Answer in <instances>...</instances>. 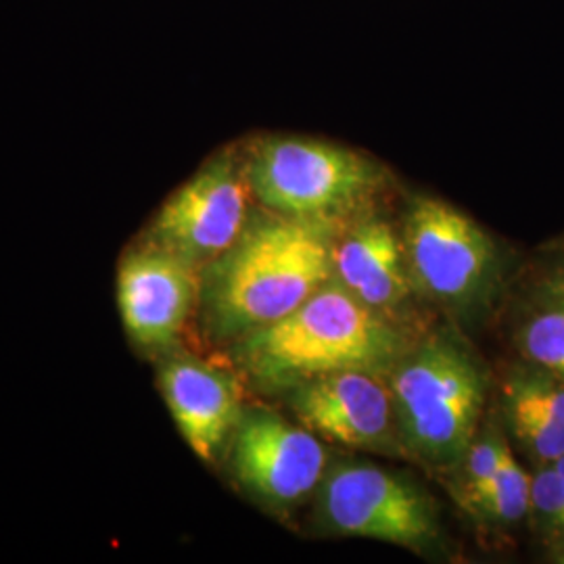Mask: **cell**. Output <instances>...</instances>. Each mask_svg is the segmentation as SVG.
Returning <instances> with one entry per match:
<instances>
[{
	"label": "cell",
	"mask_w": 564,
	"mask_h": 564,
	"mask_svg": "<svg viewBox=\"0 0 564 564\" xmlns=\"http://www.w3.org/2000/svg\"><path fill=\"white\" fill-rule=\"evenodd\" d=\"M524 354L542 370L564 381V312L554 307L538 314L524 326Z\"/></svg>",
	"instance_id": "9a60e30c"
},
{
	"label": "cell",
	"mask_w": 564,
	"mask_h": 564,
	"mask_svg": "<svg viewBox=\"0 0 564 564\" xmlns=\"http://www.w3.org/2000/svg\"><path fill=\"white\" fill-rule=\"evenodd\" d=\"M335 223L268 214L207 263L203 303L214 330L242 337L276 323L333 279Z\"/></svg>",
	"instance_id": "6da1fadb"
},
{
	"label": "cell",
	"mask_w": 564,
	"mask_h": 564,
	"mask_svg": "<svg viewBox=\"0 0 564 564\" xmlns=\"http://www.w3.org/2000/svg\"><path fill=\"white\" fill-rule=\"evenodd\" d=\"M323 521L333 531L405 547L435 538V512L419 487L372 464H341L321 487Z\"/></svg>",
	"instance_id": "52a82bcc"
},
{
	"label": "cell",
	"mask_w": 564,
	"mask_h": 564,
	"mask_svg": "<svg viewBox=\"0 0 564 564\" xmlns=\"http://www.w3.org/2000/svg\"><path fill=\"white\" fill-rule=\"evenodd\" d=\"M550 464H552V466H554V468H556V470H558V473L564 477V456H561L558 460H554V463Z\"/></svg>",
	"instance_id": "44dd1931"
},
{
	"label": "cell",
	"mask_w": 564,
	"mask_h": 564,
	"mask_svg": "<svg viewBox=\"0 0 564 564\" xmlns=\"http://www.w3.org/2000/svg\"><path fill=\"white\" fill-rule=\"evenodd\" d=\"M291 389V403L310 431L360 449H389L395 444L391 389L379 372H333Z\"/></svg>",
	"instance_id": "9c48e42d"
},
{
	"label": "cell",
	"mask_w": 564,
	"mask_h": 564,
	"mask_svg": "<svg viewBox=\"0 0 564 564\" xmlns=\"http://www.w3.org/2000/svg\"><path fill=\"white\" fill-rule=\"evenodd\" d=\"M333 276L356 300L389 314L402 307L410 293L403 247L393 226L381 218H364L333 251Z\"/></svg>",
	"instance_id": "7c38bea8"
},
{
	"label": "cell",
	"mask_w": 564,
	"mask_h": 564,
	"mask_svg": "<svg viewBox=\"0 0 564 564\" xmlns=\"http://www.w3.org/2000/svg\"><path fill=\"white\" fill-rule=\"evenodd\" d=\"M529 489L531 477H527V473L514 460L508 447L496 477L485 489L484 496L468 510L477 512L491 523H519L529 512Z\"/></svg>",
	"instance_id": "4fadbf2b"
},
{
	"label": "cell",
	"mask_w": 564,
	"mask_h": 564,
	"mask_svg": "<svg viewBox=\"0 0 564 564\" xmlns=\"http://www.w3.org/2000/svg\"><path fill=\"white\" fill-rule=\"evenodd\" d=\"M554 558H556V563L564 564V529L563 535H561V542H558V547H556V552H554Z\"/></svg>",
	"instance_id": "ffe728a7"
},
{
	"label": "cell",
	"mask_w": 564,
	"mask_h": 564,
	"mask_svg": "<svg viewBox=\"0 0 564 564\" xmlns=\"http://www.w3.org/2000/svg\"><path fill=\"white\" fill-rule=\"evenodd\" d=\"M508 421L514 435L527 449L545 463H554L564 456V424L527 403L506 400Z\"/></svg>",
	"instance_id": "5bb4252c"
},
{
	"label": "cell",
	"mask_w": 564,
	"mask_h": 564,
	"mask_svg": "<svg viewBox=\"0 0 564 564\" xmlns=\"http://www.w3.org/2000/svg\"><path fill=\"white\" fill-rule=\"evenodd\" d=\"M408 351L402 330L335 276L281 321L242 335L239 360L265 389L345 370L391 372Z\"/></svg>",
	"instance_id": "7a4b0ae2"
},
{
	"label": "cell",
	"mask_w": 564,
	"mask_h": 564,
	"mask_svg": "<svg viewBox=\"0 0 564 564\" xmlns=\"http://www.w3.org/2000/svg\"><path fill=\"white\" fill-rule=\"evenodd\" d=\"M160 383L186 444L203 460H212L241 421L237 383L223 370L188 358L165 364Z\"/></svg>",
	"instance_id": "8fae6325"
},
{
	"label": "cell",
	"mask_w": 564,
	"mask_h": 564,
	"mask_svg": "<svg viewBox=\"0 0 564 564\" xmlns=\"http://www.w3.org/2000/svg\"><path fill=\"white\" fill-rule=\"evenodd\" d=\"M547 293H550V297L554 302V307H558V310L564 312V268L558 270L547 282Z\"/></svg>",
	"instance_id": "d6986e66"
},
{
	"label": "cell",
	"mask_w": 564,
	"mask_h": 564,
	"mask_svg": "<svg viewBox=\"0 0 564 564\" xmlns=\"http://www.w3.org/2000/svg\"><path fill=\"white\" fill-rule=\"evenodd\" d=\"M506 400L527 403L564 424V381L550 372H519L506 384Z\"/></svg>",
	"instance_id": "e0dca14e"
},
{
	"label": "cell",
	"mask_w": 564,
	"mask_h": 564,
	"mask_svg": "<svg viewBox=\"0 0 564 564\" xmlns=\"http://www.w3.org/2000/svg\"><path fill=\"white\" fill-rule=\"evenodd\" d=\"M195 265L149 241L121 260L118 303L121 321L147 349L176 341L195 300Z\"/></svg>",
	"instance_id": "30bf717a"
},
{
	"label": "cell",
	"mask_w": 564,
	"mask_h": 564,
	"mask_svg": "<svg viewBox=\"0 0 564 564\" xmlns=\"http://www.w3.org/2000/svg\"><path fill=\"white\" fill-rule=\"evenodd\" d=\"M251 195L272 214L339 223L389 188V170L356 149L307 137L268 134L242 142Z\"/></svg>",
	"instance_id": "277c9868"
},
{
	"label": "cell",
	"mask_w": 564,
	"mask_h": 564,
	"mask_svg": "<svg viewBox=\"0 0 564 564\" xmlns=\"http://www.w3.org/2000/svg\"><path fill=\"white\" fill-rule=\"evenodd\" d=\"M506 449L508 444L496 433H487L479 442L470 444L460 464L464 473L463 502L466 508H470L484 496L502 464Z\"/></svg>",
	"instance_id": "2e32d148"
},
{
	"label": "cell",
	"mask_w": 564,
	"mask_h": 564,
	"mask_svg": "<svg viewBox=\"0 0 564 564\" xmlns=\"http://www.w3.org/2000/svg\"><path fill=\"white\" fill-rule=\"evenodd\" d=\"M249 197L241 144L226 147L163 203L151 242L191 265L214 262L249 224Z\"/></svg>",
	"instance_id": "8992f818"
},
{
	"label": "cell",
	"mask_w": 564,
	"mask_h": 564,
	"mask_svg": "<svg viewBox=\"0 0 564 564\" xmlns=\"http://www.w3.org/2000/svg\"><path fill=\"white\" fill-rule=\"evenodd\" d=\"M485 387L481 364L454 333L408 349L389 384L400 444L433 466H460L475 440Z\"/></svg>",
	"instance_id": "3957f363"
},
{
	"label": "cell",
	"mask_w": 564,
	"mask_h": 564,
	"mask_svg": "<svg viewBox=\"0 0 564 564\" xmlns=\"http://www.w3.org/2000/svg\"><path fill=\"white\" fill-rule=\"evenodd\" d=\"M529 512H533L540 523L563 531L564 477L552 464L531 477Z\"/></svg>",
	"instance_id": "ac0fdd59"
},
{
	"label": "cell",
	"mask_w": 564,
	"mask_h": 564,
	"mask_svg": "<svg viewBox=\"0 0 564 564\" xmlns=\"http://www.w3.org/2000/svg\"><path fill=\"white\" fill-rule=\"evenodd\" d=\"M405 263L429 297L468 307L491 289L498 253L484 228L454 205L416 195L405 216Z\"/></svg>",
	"instance_id": "5b68a950"
},
{
	"label": "cell",
	"mask_w": 564,
	"mask_h": 564,
	"mask_svg": "<svg viewBox=\"0 0 564 564\" xmlns=\"http://www.w3.org/2000/svg\"><path fill=\"white\" fill-rule=\"evenodd\" d=\"M326 452L310 429L272 412L242 414L235 426L232 470L253 496L272 506L297 505L323 481Z\"/></svg>",
	"instance_id": "ba28073f"
}]
</instances>
